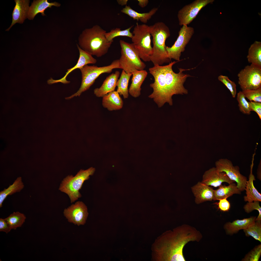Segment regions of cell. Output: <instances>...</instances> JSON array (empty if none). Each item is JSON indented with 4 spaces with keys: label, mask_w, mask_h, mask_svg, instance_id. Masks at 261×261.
Returning <instances> with one entry per match:
<instances>
[{
    "label": "cell",
    "mask_w": 261,
    "mask_h": 261,
    "mask_svg": "<svg viewBox=\"0 0 261 261\" xmlns=\"http://www.w3.org/2000/svg\"><path fill=\"white\" fill-rule=\"evenodd\" d=\"M158 9V8L154 7L148 12L140 13L133 10L130 6L126 5L121 10V11L122 13L128 15L134 20L140 21L144 23H146L155 14Z\"/></svg>",
    "instance_id": "obj_24"
},
{
    "label": "cell",
    "mask_w": 261,
    "mask_h": 261,
    "mask_svg": "<svg viewBox=\"0 0 261 261\" xmlns=\"http://www.w3.org/2000/svg\"><path fill=\"white\" fill-rule=\"evenodd\" d=\"M106 30L99 25L85 29L79 38L80 47L92 55L102 57L108 52L113 42H109L105 36Z\"/></svg>",
    "instance_id": "obj_3"
},
{
    "label": "cell",
    "mask_w": 261,
    "mask_h": 261,
    "mask_svg": "<svg viewBox=\"0 0 261 261\" xmlns=\"http://www.w3.org/2000/svg\"><path fill=\"white\" fill-rule=\"evenodd\" d=\"M153 46L150 59L154 65H162L170 62L166 47L165 41L170 36L168 26L163 22H159L150 26Z\"/></svg>",
    "instance_id": "obj_4"
},
{
    "label": "cell",
    "mask_w": 261,
    "mask_h": 261,
    "mask_svg": "<svg viewBox=\"0 0 261 261\" xmlns=\"http://www.w3.org/2000/svg\"><path fill=\"white\" fill-rule=\"evenodd\" d=\"M133 25L125 30H122L120 28H116L111 30L108 32H106L105 36L109 42H113V39L115 37L119 36H125L132 38L133 34L131 32L130 30Z\"/></svg>",
    "instance_id": "obj_30"
},
{
    "label": "cell",
    "mask_w": 261,
    "mask_h": 261,
    "mask_svg": "<svg viewBox=\"0 0 261 261\" xmlns=\"http://www.w3.org/2000/svg\"><path fill=\"white\" fill-rule=\"evenodd\" d=\"M148 73L144 70H135L132 73L131 83L128 89L129 93L134 98L141 94V86L146 77Z\"/></svg>",
    "instance_id": "obj_21"
},
{
    "label": "cell",
    "mask_w": 261,
    "mask_h": 261,
    "mask_svg": "<svg viewBox=\"0 0 261 261\" xmlns=\"http://www.w3.org/2000/svg\"><path fill=\"white\" fill-rule=\"evenodd\" d=\"M119 94L114 91L102 97L103 107L110 111L117 110L121 109L123 102Z\"/></svg>",
    "instance_id": "obj_22"
},
{
    "label": "cell",
    "mask_w": 261,
    "mask_h": 261,
    "mask_svg": "<svg viewBox=\"0 0 261 261\" xmlns=\"http://www.w3.org/2000/svg\"><path fill=\"white\" fill-rule=\"evenodd\" d=\"M213 0H196L185 6L179 10L177 17L179 24L187 25L196 17L203 7L214 1Z\"/></svg>",
    "instance_id": "obj_12"
},
{
    "label": "cell",
    "mask_w": 261,
    "mask_h": 261,
    "mask_svg": "<svg viewBox=\"0 0 261 261\" xmlns=\"http://www.w3.org/2000/svg\"><path fill=\"white\" fill-rule=\"evenodd\" d=\"M95 171L94 168L91 167L86 170L81 169L74 176L68 175L62 181L59 190L68 196L71 203L74 202L81 196L79 190L84 182L93 174Z\"/></svg>",
    "instance_id": "obj_6"
},
{
    "label": "cell",
    "mask_w": 261,
    "mask_h": 261,
    "mask_svg": "<svg viewBox=\"0 0 261 261\" xmlns=\"http://www.w3.org/2000/svg\"><path fill=\"white\" fill-rule=\"evenodd\" d=\"M201 182L207 185L216 187L220 186L223 182L230 184L235 181L230 179L225 173L219 171L216 167H213L205 172Z\"/></svg>",
    "instance_id": "obj_15"
},
{
    "label": "cell",
    "mask_w": 261,
    "mask_h": 261,
    "mask_svg": "<svg viewBox=\"0 0 261 261\" xmlns=\"http://www.w3.org/2000/svg\"><path fill=\"white\" fill-rule=\"evenodd\" d=\"M256 217H251L242 220L237 219L232 222H228L224 226L227 234L232 235L237 233L239 230H244L254 223Z\"/></svg>",
    "instance_id": "obj_23"
},
{
    "label": "cell",
    "mask_w": 261,
    "mask_h": 261,
    "mask_svg": "<svg viewBox=\"0 0 261 261\" xmlns=\"http://www.w3.org/2000/svg\"><path fill=\"white\" fill-rule=\"evenodd\" d=\"M261 221H255L254 223L243 230L246 235L251 236L261 242Z\"/></svg>",
    "instance_id": "obj_31"
},
{
    "label": "cell",
    "mask_w": 261,
    "mask_h": 261,
    "mask_svg": "<svg viewBox=\"0 0 261 261\" xmlns=\"http://www.w3.org/2000/svg\"><path fill=\"white\" fill-rule=\"evenodd\" d=\"M132 73H128L122 70L120 78L117 84L116 91L120 95H122L124 99L127 98L129 95L128 89V83Z\"/></svg>",
    "instance_id": "obj_28"
},
{
    "label": "cell",
    "mask_w": 261,
    "mask_h": 261,
    "mask_svg": "<svg viewBox=\"0 0 261 261\" xmlns=\"http://www.w3.org/2000/svg\"><path fill=\"white\" fill-rule=\"evenodd\" d=\"M251 111L255 112L261 119V103L254 101L248 102Z\"/></svg>",
    "instance_id": "obj_38"
},
{
    "label": "cell",
    "mask_w": 261,
    "mask_h": 261,
    "mask_svg": "<svg viewBox=\"0 0 261 261\" xmlns=\"http://www.w3.org/2000/svg\"><path fill=\"white\" fill-rule=\"evenodd\" d=\"M261 254V245L255 246L245 256L242 261H258Z\"/></svg>",
    "instance_id": "obj_35"
},
{
    "label": "cell",
    "mask_w": 261,
    "mask_h": 261,
    "mask_svg": "<svg viewBox=\"0 0 261 261\" xmlns=\"http://www.w3.org/2000/svg\"><path fill=\"white\" fill-rule=\"evenodd\" d=\"M203 237L196 228L183 224L167 231L159 237L152 246L153 256L156 260L185 261L183 249L190 241L198 242Z\"/></svg>",
    "instance_id": "obj_1"
},
{
    "label": "cell",
    "mask_w": 261,
    "mask_h": 261,
    "mask_svg": "<svg viewBox=\"0 0 261 261\" xmlns=\"http://www.w3.org/2000/svg\"><path fill=\"white\" fill-rule=\"evenodd\" d=\"M247 58L249 63L261 67V42L255 41L251 45Z\"/></svg>",
    "instance_id": "obj_27"
},
{
    "label": "cell",
    "mask_w": 261,
    "mask_h": 261,
    "mask_svg": "<svg viewBox=\"0 0 261 261\" xmlns=\"http://www.w3.org/2000/svg\"><path fill=\"white\" fill-rule=\"evenodd\" d=\"M15 5L12 15V22L10 27L6 30L8 31L16 23H22L27 18L29 9V0H15Z\"/></svg>",
    "instance_id": "obj_16"
},
{
    "label": "cell",
    "mask_w": 261,
    "mask_h": 261,
    "mask_svg": "<svg viewBox=\"0 0 261 261\" xmlns=\"http://www.w3.org/2000/svg\"><path fill=\"white\" fill-rule=\"evenodd\" d=\"M26 218L24 214L17 211L14 212L5 219L11 230H15L17 228L22 226Z\"/></svg>",
    "instance_id": "obj_29"
},
{
    "label": "cell",
    "mask_w": 261,
    "mask_h": 261,
    "mask_svg": "<svg viewBox=\"0 0 261 261\" xmlns=\"http://www.w3.org/2000/svg\"><path fill=\"white\" fill-rule=\"evenodd\" d=\"M237 99L239 103V109L241 112L245 114H250L251 111L249 102L246 100L242 91H240L238 93Z\"/></svg>",
    "instance_id": "obj_32"
},
{
    "label": "cell",
    "mask_w": 261,
    "mask_h": 261,
    "mask_svg": "<svg viewBox=\"0 0 261 261\" xmlns=\"http://www.w3.org/2000/svg\"><path fill=\"white\" fill-rule=\"evenodd\" d=\"M227 198H225L219 200V202L218 203V208L222 211H228L230 208V203L227 200Z\"/></svg>",
    "instance_id": "obj_37"
},
{
    "label": "cell",
    "mask_w": 261,
    "mask_h": 261,
    "mask_svg": "<svg viewBox=\"0 0 261 261\" xmlns=\"http://www.w3.org/2000/svg\"><path fill=\"white\" fill-rule=\"evenodd\" d=\"M24 187L21 177H17L13 183L7 188H5L0 192V207L2 206L3 202L9 196L20 192Z\"/></svg>",
    "instance_id": "obj_26"
},
{
    "label": "cell",
    "mask_w": 261,
    "mask_h": 261,
    "mask_svg": "<svg viewBox=\"0 0 261 261\" xmlns=\"http://www.w3.org/2000/svg\"><path fill=\"white\" fill-rule=\"evenodd\" d=\"M63 213L69 222L78 226L85 223L88 215L87 206L80 201L76 202L65 209Z\"/></svg>",
    "instance_id": "obj_13"
},
{
    "label": "cell",
    "mask_w": 261,
    "mask_h": 261,
    "mask_svg": "<svg viewBox=\"0 0 261 261\" xmlns=\"http://www.w3.org/2000/svg\"><path fill=\"white\" fill-rule=\"evenodd\" d=\"M11 230L5 219L0 218V231L8 233Z\"/></svg>",
    "instance_id": "obj_39"
},
{
    "label": "cell",
    "mask_w": 261,
    "mask_h": 261,
    "mask_svg": "<svg viewBox=\"0 0 261 261\" xmlns=\"http://www.w3.org/2000/svg\"><path fill=\"white\" fill-rule=\"evenodd\" d=\"M215 166L219 171L225 173L230 179L236 182L241 191L245 190L247 179L240 173L239 167L234 166L231 161L226 159H219L216 162Z\"/></svg>",
    "instance_id": "obj_11"
},
{
    "label": "cell",
    "mask_w": 261,
    "mask_h": 261,
    "mask_svg": "<svg viewBox=\"0 0 261 261\" xmlns=\"http://www.w3.org/2000/svg\"><path fill=\"white\" fill-rule=\"evenodd\" d=\"M245 98L250 101L261 102V87L256 89L242 91Z\"/></svg>",
    "instance_id": "obj_33"
},
{
    "label": "cell",
    "mask_w": 261,
    "mask_h": 261,
    "mask_svg": "<svg viewBox=\"0 0 261 261\" xmlns=\"http://www.w3.org/2000/svg\"><path fill=\"white\" fill-rule=\"evenodd\" d=\"M138 5L141 7L144 8L147 5L149 1L148 0H138Z\"/></svg>",
    "instance_id": "obj_40"
},
{
    "label": "cell",
    "mask_w": 261,
    "mask_h": 261,
    "mask_svg": "<svg viewBox=\"0 0 261 261\" xmlns=\"http://www.w3.org/2000/svg\"><path fill=\"white\" fill-rule=\"evenodd\" d=\"M120 73L116 71L109 75L104 81L102 86L94 90V93L98 97H103L111 92L115 91Z\"/></svg>",
    "instance_id": "obj_18"
},
{
    "label": "cell",
    "mask_w": 261,
    "mask_h": 261,
    "mask_svg": "<svg viewBox=\"0 0 261 261\" xmlns=\"http://www.w3.org/2000/svg\"><path fill=\"white\" fill-rule=\"evenodd\" d=\"M194 33L193 28L183 25L179 32V35L174 44L171 47L166 46V50L169 58L179 61L182 52L190 41Z\"/></svg>",
    "instance_id": "obj_10"
},
{
    "label": "cell",
    "mask_w": 261,
    "mask_h": 261,
    "mask_svg": "<svg viewBox=\"0 0 261 261\" xmlns=\"http://www.w3.org/2000/svg\"><path fill=\"white\" fill-rule=\"evenodd\" d=\"M191 189L195 197V202L196 204L213 200L214 190L209 186L199 182L192 187Z\"/></svg>",
    "instance_id": "obj_17"
},
{
    "label": "cell",
    "mask_w": 261,
    "mask_h": 261,
    "mask_svg": "<svg viewBox=\"0 0 261 261\" xmlns=\"http://www.w3.org/2000/svg\"><path fill=\"white\" fill-rule=\"evenodd\" d=\"M60 5V4L58 2H49L47 0H34L29 7L27 18L30 20H33L39 13H41L43 16L45 15L44 11L48 8H51L52 6L58 7Z\"/></svg>",
    "instance_id": "obj_20"
},
{
    "label": "cell",
    "mask_w": 261,
    "mask_h": 261,
    "mask_svg": "<svg viewBox=\"0 0 261 261\" xmlns=\"http://www.w3.org/2000/svg\"><path fill=\"white\" fill-rule=\"evenodd\" d=\"M245 211L249 213L254 210H257L259 212V215L256 218L255 221H261V207L258 201L248 202L244 206Z\"/></svg>",
    "instance_id": "obj_36"
},
{
    "label": "cell",
    "mask_w": 261,
    "mask_h": 261,
    "mask_svg": "<svg viewBox=\"0 0 261 261\" xmlns=\"http://www.w3.org/2000/svg\"><path fill=\"white\" fill-rule=\"evenodd\" d=\"M177 62L174 61L164 65L165 73L160 79L158 83L159 91L166 102L173 104L172 96L174 94H187L188 90L183 86L187 78L190 75L183 72L190 69L179 68V73H176L172 69L173 65Z\"/></svg>",
    "instance_id": "obj_2"
},
{
    "label": "cell",
    "mask_w": 261,
    "mask_h": 261,
    "mask_svg": "<svg viewBox=\"0 0 261 261\" xmlns=\"http://www.w3.org/2000/svg\"><path fill=\"white\" fill-rule=\"evenodd\" d=\"M238 83L242 91L261 87V67L251 64L246 66L238 74Z\"/></svg>",
    "instance_id": "obj_9"
},
{
    "label": "cell",
    "mask_w": 261,
    "mask_h": 261,
    "mask_svg": "<svg viewBox=\"0 0 261 261\" xmlns=\"http://www.w3.org/2000/svg\"><path fill=\"white\" fill-rule=\"evenodd\" d=\"M118 3L121 5H126V4L128 1V0H117Z\"/></svg>",
    "instance_id": "obj_41"
},
{
    "label": "cell",
    "mask_w": 261,
    "mask_h": 261,
    "mask_svg": "<svg viewBox=\"0 0 261 261\" xmlns=\"http://www.w3.org/2000/svg\"><path fill=\"white\" fill-rule=\"evenodd\" d=\"M121 69L119 60L113 61L110 65L102 67L86 65L80 69L82 74L81 83L78 91L71 96L65 98L69 100L74 97L80 96L83 92L89 89L95 80L102 74L111 72L113 69Z\"/></svg>",
    "instance_id": "obj_5"
},
{
    "label": "cell",
    "mask_w": 261,
    "mask_h": 261,
    "mask_svg": "<svg viewBox=\"0 0 261 261\" xmlns=\"http://www.w3.org/2000/svg\"><path fill=\"white\" fill-rule=\"evenodd\" d=\"M77 47L79 52V57L77 64L73 67L67 69V71L66 72L65 75L62 78L58 80H53L51 78L47 81V83L49 85L61 82L63 84H68L70 81L66 80L67 75L77 69H80L85 65L88 64H95L97 62V60L94 58L92 55L87 52L82 50L77 44Z\"/></svg>",
    "instance_id": "obj_14"
},
{
    "label": "cell",
    "mask_w": 261,
    "mask_h": 261,
    "mask_svg": "<svg viewBox=\"0 0 261 261\" xmlns=\"http://www.w3.org/2000/svg\"><path fill=\"white\" fill-rule=\"evenodd\" d=\"M241 191L238 188L237 184L233 183L226 186L221 185L217 189L214 190L213 200H219L228 197L234 194H240Z\"/></svg>",
    "instance_id": "obj_25"
},
{
    "label": "cell",
    "mask_w": 261,
    "mask_h": 261,
    "mask_svg": "<svg viewBox=\"0 0 261 261\" xmlns=\"http://www.w3.org/2000/svg\"><path fill=\"white\" fill-rule=\"evenodd\" d=\"M219 80L222 82L231 92L232 96L235 98L236 94V86L235 82L226 76L220 75L218 77Z\"/></svg>",
    "instance_id": "obj_34"
},
{
    "label": "cell",
    "mask_w": 261,
    "mask_h": 261,
    "mask_svg": "<svg viewBox=\"0 0 261 261\" xmlns=\"http://www.w3.org/2000/svg\"><path fill=\"white\" fill-rule=\"evenodd\" d=\"M255 154L254 153L253 155L248 180H247L246 184L245 190H246V195L244 196V200L245 202L261 201V195L255 188L253 183L254 181L255 180L252 172Z\"/></svg>",
    "instance_id": "obj_19"
},
{
    "label": "cell",
    "mask_w": 261,
    "mask_h": 261,
    "mask_svg": "<svg viewBox=\"0 0 261 261\" xmlns=\"http://www.w3.org/2000/svg\"><path fill=\"white\" fill-rule=\"evenodd\" d=\"M131 41L140 58L145 62L151 61L152 51L151 45L150 26L139 24L138 22L132 32Z\"/></svg>",
    "instance_id": "obj_7"
},
{
    "label": "cell",
    "mask_w": 261,
    "mask_h": 261,
    "mask_svg": "<svg viewBox=\"0 0 261 261\" xmlns=\"http://www.w3.org/2000/svg\"><path fill=\"white\" fill-rule=\"evenodd\" d=\"M121 56L119 60L121 69L128 73L144 69L146 65L142 61L132 43L123 40L119 41Z\"/></svg>",
    "instance_id": "obj_8"
}]
</instances>
